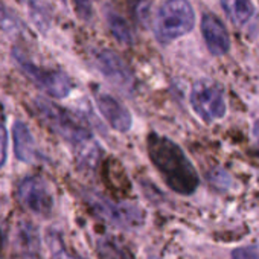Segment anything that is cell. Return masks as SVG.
<instances>
[{
	"label": "cell",
	"instance_id": "obj_15",
	"mask_svg": "<svg viewBox=\"0 0 259 259\" xmlns=\"http://www.w3.org/2000/svg\"><path fill=\"white\" fill-rule=\"evenodd\" d=\"M23 4L28 10L29 19L34 22V25L37 28H40L41 31H46L51 25V16L48 13L46 5L41 2V0H23Z\"/></svg>",
	"mask_w": 259,
	"mask_h": 259
},
{
	"label": "cell",
	"instance_id": "obj_8",
	"mask_svg": "<svg viewBox=\"0 0 259 259\" xmlns=\"http://www.w3.org/2000/svg\"><path fill=\"white\" fill-rule=\"evenodd\" d=\"M96 64L104 76L111 81L119 89H132L135 79L132 70L125 64V61L113 51H101L96 54Z\"/></svg>",
	"mask_w": 259,
	"mask_h": 259
},
{
	"label": "cell",
	"instance_id": "obj_10",
	"mask_svg": "<svg viewBox=\"0 0 259 259\" xmlns=\"http://www.w3.org/2000/svg\"><path fill=\"white\" fill-rule=\"evenodd\" d=\"M201 34L212 55L227 54L230 48V38L218 17L213 14H204L201 20Z\"/></svg>",
	"mask_w": 259,
	"mask_h": 259
},
{
	"label": "cell",
	"instance_id": "obj_6",
	"mask_svg": "<svg viewBox=\"0 0 259 259\" xmlns=\"http://www.w3.org/2000/svg\"><path fill=\"white\" fill-rule=\"evenodd\" d=\"M84 200L98 217L107 220L114 226L135 227L142 223V212L135 206L116 204L95 192H87L84 195Z\"/></svg>",
	"mask_w": 259,
	"mask_h": 259
},
{
	"label": "cell",
	"instance_id": "obj_12",
	"mask_svg": "<svg viewBox=\"0 0 259 259\" xmlns=\"http://www.w3.org/2000/svg\"><path fill=\"white\" fill-rule=\"evenodd\" d=\"M221 7L229 20L236 26L245 25L254 13V7L250 0H221Z\"/></svg>",
	"mask_w": 259,
	"mask_h": 259
},
{
	"label": "cell",
	"instance_id": "obj_4",
	"mask_svg": "<svg viewBox=\"0 0 259 259\" xmlns=\"http://www.w3.org/2000/svg\"><path fill=\"white\" fill-rule=\"evenodd\" d=\"M19 67L22 72L43 92H46L52 98H66L72 92V82L69 76L55 69H46L34 64L29 58H26L19 49L13 52Z\"/></svg>",
	"mask_w": 259,
	"mask_h": 259
},
{
	"label": "cell",
	"instance_id": "obj_5",
	"mask_svg": "<svg viewBox=\"0 0 259 259\" xmlns=\"http://www.w3.org/2000/svg\"><path fill=\"white\" fill-rule=\"evenodd\" d=\"M191 105L204 122H213L226 114L223 90L209 81H198L194 84L191 92Z\"/></svg>",
	"mask_w": 259,
	"mask_h": 259
},
{
	"label": "cell",
	"instance_id": "obj_19",
	"mask_svg": "<svg viewBox=\"0 0 259 259\" xmlns=\"http://www.w3.org/2000/svg\"><path fill=\"white\" fill-rule=\"evenodd\" d=\"M7 145H8V136L5 126L0 123V168L4 166L7 160Z\"/></svg>",
	"mask_w": 259,
	"mask_h": 259
},
{
	"label": "cell",
	"instance_id": "obj_1",
	"mask_svg": "<svg viewBox=\"0 0 259 259\" xmlns=\"http://www.w3.org/2000/svg\"><path fill=\"white\" fill-rule=\"evenodd\" d=\"M148 156L162 174L165 183L177 194L191 195L198 188V174L183 150L171 139L157 133L147 138Z\"/></svg>",
	"mask_w": 259,
	"mask_h": 259
},
{
	"label": "cell",
	"instance_id": "obj_20",
	"mask_svg": "<svg viewBox=\"0 0 259 259\" xmlns=\"http://www.w3.org/2000/svg\"><path fill=\"white\" fill-rule=\"evenodd\" d=\"M233 259H251V254L244 248H238L233 251Z\"/></svg>",
	"mask_w": 259,
	"mask_h": 259
},
{
	"label": "cell",
	"instance_id": "obj_7",
	"mask_svg": "<svg viewBox=\"0 0 259 259\" xmlns=\"http://www.w3.org/2000/svg\"><path fill=\"white\" fill-rule=\"evenodd\" d=\"M20 203L35 215L48 217L54 207V197L48 183L40 177L25 179L17 191Z\"/></svg>",
	"mask_w": 259,
	"mask_h": 259
},
{
	"label": "cell",
	"instance_id": "obj_13",
	"mask_svg": "<svg viewBox=\"0 0 259 259\" xmlns=\"http://www.w3.org/2000/svg\"><path fill=\"white\" fill-rule=\"evenodd\" d=\"M96 250H98L99 259H135L132 251L113 238L99 239Z\"/></svg>",
	"mask_w": 259,
	"mask_h": 259
},
{
	"label": "cell",
	"instance_id": "obj_14",
	"mask_svg": "<svg viewBox=\"0 0 259 259\" xmlns=\"http://www.w3.org/2000/svg\"><path fill=\"white\" fill-rule=\"evenodd\" d=\"M107 22H108V28L113 34V37L122 43V45H132L133 41V32L132 28L126 23V20L117 14V13H108L107 16Z\"/></svg>",
	"mask_w": 259,
	"mask_h": 259
},
{
	"label": "cell",
	"instance_id": "obj_3",
	"mask_svg": "<svg viewBox=\"0 0 259 259\" xmlns=\"http://www.w3.org/2000/svg\"><path fill=\"white\" fill-rule=\"evenodd\" d=\"M195 25V13L189 0H165L154 19V35L159 43L168 45L188 32Z\"/></svg>",
	"mask_w": 259,
	"mask_h": 259
},
{
	"label": "cell",
	"instance_id": "obj_21",
	"mask_svg": "<svg viewBox=\"0 0 259 259\" xmlns=\"http://www.w3.org/2000/svg\"><path fill=\"white\" fill-rule=\"evenodd\" d=\"M253 133H254V138H256V141L259 142V119H257V120H256V123H254Z\"/></svg>",
	"mask_w": 259,
	"mask_h": 259
},
{
	"label": "cell",
	"instance_id": "obj_2",
	"mask_svg": "<svg viewBox=\"0 0 259 259\" xmlns=\"http://www.w3.org/2000/svg\"><path fill=\"white\" fill-rule=\"evenodd\" d=\"M34 110L37 116L52 130L72 145H85L92 139L90 128L85 120L73 111L45 98L34 99Z\"/></svg>",
	"mask_w": 259,
	"mask_h": 259
},
{
	"label": "cell",
	"instance_id": "obj_9",
	"mask_svg": "<svg viewBox=\"0 0 259 259\" xmlns=\"http://www.w3.org/2000/svg\"><path fill=\"white\" fill-rule=\"evenodd\" d=\"M96 105L105 120L116 130V132L125 133L132 128V114L123 104H120L116 98L107 93L96 95Z\"/></svg>",
	"mask_w": 259,
	"mask_h": 259
},
{
	"label": "cell",
	"instance_id": "obj_16",
	"mask_svg": "<svg viewBox=\"0 0 259 259\" xmlns=\"http://www.w3.org/2000/svg\"><path fill=\"white\" fill-rule=\"evenodd\" d=\"M48 247H49V259H82L76 254H72L61 242L60 236L55 233L48 235Z\"/></svg>",
	"mask_w": 259,
	"mask_h": 259
},
{
	"label": "cell",
	"instance_id": "obj_11",
	"mask_svg": "<svg viewBox=\"0 0 259 259\" xmlns=\"http://www.w3.org/2000/svg\"><path fill=\"white\" fill-rule=\"evenodd\" d=\"M13 136H14V151L16 156L22 162L31 163L35 159V142L32 138V133L29 128L23 122H16L13 128Z\"/></svg>",
	"mask_w": 259,
	"mask_h": 259
},
{
	"label": "cell",
	"instance_id": "obj_18",
	"mask_svg": "<svg viewBox=\"0 0 259 259\" xmlns=\"http://www.w3.org/2000/svg\"><path fill=\"white\" fill-rule=\"evenodd\" d=\"M93 0H73V5L76 10V14L84 19V20H90L92 13H93V7H92Z\"/></svg>",
	"mask_w": 259,
	"mask_h": 259
},
{
	"label": "cell",
	"instance_id": "obj_17",
	"mask_svg": "<svg viewBox=\"0 0 259 259\" xmlns=\"http://www.w3.org/2000/svg\"><path fill=\"white\" fill-rule=\"evenodd\" d=\"M0 28H2L4 31H7V32H13V31L17 32V31L22 29L20 20L4 4H0Z\"/></svg>",
	"mask_w": 259,
	"mask_h": 259
}]
</instances>
